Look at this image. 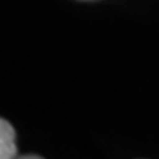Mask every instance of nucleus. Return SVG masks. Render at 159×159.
Wrapping results in <instances>:
<instances>
[{"mask_svg":"<svg viewBox=\"0 0 159 159\" xmlns=\"http://www.w3.org/2000/svg\"><path fill=\"white\" fill-rule=\"evenodd\" d=\"M16 157V133L7 120L0 119V159Z\"/></svg>","mask_w":159,"mask_h":159,"instance_id":"nucleus-1","label":"nucleus"}]
</instances>
